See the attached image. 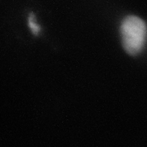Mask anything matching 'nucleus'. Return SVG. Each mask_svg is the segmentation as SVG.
<instances>
[{"instance_id": "1", "label": "nucleus", "mask_w": 147, "mask_h": 147, "mask_svg": "<svg viewBox=\"0 0 147 147\" xmlns=\"http://www.w3.org/2000/svg\"><path fill=\"white\" fill-rule=\"evenodd\" d=\"M120 34L127 53L136 55L142 51L146 40V23L137 16H127L121 24Z\"/></svg>"}, {"instance_id": "2", "label": "nucleus", "mask_w": 147, "mask_h": 147, "mask_svg": "<svg viewBox=\"0 0 147 147\" xmlns=\"http://www.w3.org/2000/svg\"><path fill=\"white\" fill-rule=\"evenodd\" d=\"M28 24H29L30 29L32 30V31L34 32V34H37V33L40 31V27L38 26V25L36 23L34 15H30L28 17Z\"/></svg>"}]
</instances>
